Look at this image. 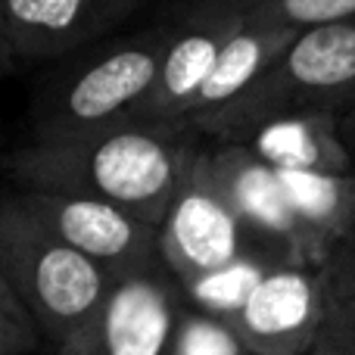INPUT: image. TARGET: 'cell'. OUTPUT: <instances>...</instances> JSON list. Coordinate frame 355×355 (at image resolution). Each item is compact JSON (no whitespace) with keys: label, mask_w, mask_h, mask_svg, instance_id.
I'll return each mask as SVG.
<instances>
[{"label":"cell","mask_w":355,"mask_h":355,"mask_svg":"<svg viewBox=\"0 0 355 355\" xmlns=\"http://www.w3.org/2000/svg\"><path fill=\"white\" fill-rule=\"evenodd\" d=\"M318 275L321 331L312 355H355V231L327 252Z\"/></svg>","instance_id":"9a60e30c"},{"label":"cell","mask_w":355,"mask_h":355,"mask_svg":"<svg viewBox=\"0 0 355 355\" xmlns=\"http://www.w3.org/2000/svg\"><path fill=\"white\" fill-rule=\"evenodd\" d=\"M256 0H178L166 12L168 41L159 78L137 110L135 125L187 128L202 85L218 66L225 47L250 22Z\"/></svg>","instance_id":"8992f818"},{"label":"cell","mask_w":355,"mask_h":355,"mask_svg":"<svg viewBox=\"0 0 355 355\" xmlns=\"http://www.w3.org/2000/svg\"><path fill=\"white\" fill-rule=\"evenodd\" d=\"M0 275L47 349L81 331L116 284L97 262L62 243L12 184H0Z\"/></svg>","instance_id":"3957f363"},{"label":"cell","mask_w":355,"mask_h":355,"mask_svg":"<svg viewBox=\"0 0 355 355\" xmlns=\"http://www.w3.org/2000/svg\"><path fill=\"white\" fill-rule=\"evenodd\" d=\"M16 187V184H12ZM22 202L72 250L97 262L112 281H122L162 262L159 227L103 200L62 190L16 187Z\"/></svg>","instance_id":"52a82bcc"},{"label":"cell","mask_w":355,"mask_h":355,"mask_svg":"<svg viewBox=\"0 0 355 355\" xmlns=\"http://www.w3.org/2000/svg\"><path fill=\"white\" fill-rule=\"evenodd\" d=\"M44 349L37 327L0 275V355H35Z\"/></svg>","instance_id":"d6986e66"},{"label":"cell","mask_w":355,"mask_h":355,"mask_svg":"<svg viewBox=\"0 0 355 355\" xmlns=\"http://www.w3.org/2000/svg\"><path fill=\"white\" fill-rule=\"evenodd\" d=\"M300 31L277 28L262 19H252L234 35V41L225 47L218 66L212 69L209 81L202 85L193 110H190L187 128H193L200 137L212 141L227 116L252 94V87L265 78L275 60L290 47V41Z\"/></svg>","instance_id":"7c38bea8"},{"label":"cell","mask_w":355,"mask_h":355,"mask_svg":"<svg viewBox=\"0 0 355 355\" xmlns=\"http://www.w3.org/2000/svg\"><path fill=\"white\" fill-rule=\"evenodd\" d=\"M168 25L110 37L78 50V60L37 87L31 106V144L53 147L135 125L137 110L159 78Z\"/></svg>","instance_id":"7a4b0ae2"},{"label":"cell","mask_w":355,"mask_h":355,"mask_svg":"<svg viewBox=\"0 0 355 355\" xmlns=\"http://www.w3.org/2000/svg\"><path fill=\"white\" fill-rule=\"evenodd\" d=\"M166 355H252L227 321L181 302Z\"/></svg>","instance_id":"e0dca14e"},{"label":"cell","mask_w":355,"mask_h":355,"mask_svg":"<svg viewBox=\"0 0 355 355\" xmlns=\"http://www.w3.org/2000/svg\"><path fill=\"white\" fill-rule=\"evenodd\" d=\"M259 243L227 202L212 172L209 141L196 147L159 225V256L178 287L218 275ZM275 250V246H271ZM281 252V250H277Z\"/></svg>","instance_id":"5b68a950"},{"label":"cell","mask_w":355,"mask_h":355,"mask_svg":"<svg viewBox=\"0 0 355 355\" xmlns=\"http://www.w3.org/2000/svg\"><path fill=\"white\" fill-rule=\"evenodd\" d=\"M268 166L281 172L315 175H355V162L340 137V116L327 112H296L256 125L240 141Z\"/></svg>","instance_id":"4fadbf2b"},{"label":"cell","mask_w":355,"mask_h":355,"mask_svg":"<svg viewBox=\"0 0 355 355\" xmlns=\"http://www.w3.org/2000/svg\"><path fill=\"white\" fill-rule=\"evenodd\" d=\"M19 66H22V62H19L16 50H12V44H10V35H6V22H3V10H0V78L12 75Z\"/></svg>","instance_id":"ffe728a7"},{"label":"cell","mask_w":355,"mask_h":355,"mask_svg":"<svg viewBox=\"0 0 355 355\" xmlns=\"http://www.w3.org/2000/svg\"><path fill=\"white\" fill-rule=\"evenodd\" d=\"M284 259H290V256L271 250V246H256V250H250L243 259H237V262L227 265L218 275H209V277H202V281L184 284L181 296L187 306L200 309V312H209L231 324V318L240 312V306H243L246 296L252 293V287L262 281V275L275 262H284Z\"/></svg>","instance_id":"2e32d148"},{"label":"cell","mask_w":355,"mask_h":355,"mask_svg":"<svg viewBox=\"0 0 355 355\" xmlns=\"http://www.w3.org/2000/svg\"><path fill=\"white\" fill-rule=\"evenodd\" d=\"M252 355H312L321 331V275L315 265L284 259L252 287L231 318Z\"/></svg>","instance_id":"9c48e42d"},{"label":"cell","mask_w":355,"mask_h":355,"mask_svg":"<svg viewBox=\"0 0 355 355\" xmlns=\"http://www.w3.org/2000/svg\"><path fill=\"white\" fill-rule=\"evenodd\" d=\"M153 0H0L6 35L19 62L78 53L137 16Z\"/></svg>","instance_id":"30bf717a"},{"label":"cell","mask_w":355,"mask_h":355,"mask_svg":"<svg viewBox=\"0 0 355 355\" xmlns=\"http://www.w3.org/2000/svg\"><path fill=\"white\" fill-rule=\"evenodd\" d=\"M181 302L166 265L144 268L112 284L100 312L50 355H166Z\"/></svg>","instance_id":"ba28073f"},{"label":"cell","mask_w":355,"mask_h":355,"mask_svg":"<svg viewBox=\"0 0 355 355\" xmlns=\"http://www.w3.org/2000/svg\"><path fill=\"white\" fill-rule=\"evenodd\" d=\"M212 172L225 190L227 202L240 215L250 234L265 246H275L284 256L306 262L302 231L290 209L284 178L275 166L256 156L246 144L234 141H209ZM309 265V262H306Z\"/></svg>","instance_id":"8fae6325"},{"label":"cell","mask_w":355,"mask_h":355,"mask_svg":"<svg viewBox=\"0 0 355 355\" xmlns=\"http://www.w3.org/2000/svg\"><path fill=\"white\" fill-rule=\"evenodd\" d=\"M200 144L202 137L184 125H122L72 144L19 147L3 168L16 187L103 200L159 227Z\"/></svg>","instance_id":"6da1fadb"},{"label":"cell","mask_w":355,"mask_h":355,"mask_svg":"<svg viewBox=\"0 0 355 355\" xmlns=\"http://www.w3.org/2000/svg\"><path fill=\"white\" fill-rule=\"evenodd\" d=\"M340 137H343L346 150H349V156L355 162V110H349L346 116H340Z\"/></svg>","instance_id":"44dd1931"},{"label":"cell","mask_w":355,"mask_h":355,"mask_svg":"<svg viewBox=\"0 0 355 355\" xmlns=\"http://www.w3.org/2000/svg\"><path fill=\"white\" fill-rule=\"evenodd\" d=\"M252 19L290 31L346 25L355 22V0H256Z\"/></svg>","instance_id":"ac0fdd59"},{"label":"cell","mask_w":355,"mask_h":355,"mask_svg":"<svg viewBox=\"0 0 355 355\" xmlns=\"http://www.w3.org/2000/svg\"><path fill=\"white\" fill-rule=\"evenodd\" d=\"M355 110V22L309 28L290 41L252 94L212 141H240L256 125L296 112L346 116Z\"/></svg>","instance_id":"277c9868"},{"label":"cell","mask_w":355,"mask_h":355,"mask_svg":"<svg viewBox=\"0 0 355 355\" xmlns=\"http://www.w3.org/2000/svg\"><path fill=\"white\" fill-rule=\"evenodd\" d=\"M281 178L300 221L306 262L321 268L327 252L355 231V175L281 172Z\"/></svg>","instance_id":"5bb4252c"}]
</instances>
